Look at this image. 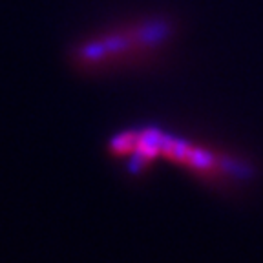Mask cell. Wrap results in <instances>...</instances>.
<instances>
[{
	"label": "cell",
	"mask_w": 263,
	"mask_h": 263,
	"mask_svg": "<svg viewBox=\"0 0 263 263\" xmlns=\"http://www.w3.org/2000/svg\"><path fill=\"white\" fill-rule=\"evenodd\" d=\"M152 42H157L154 37H150L148 28H136L132 33L121 31L117 35H108L91 41L82 48L81 61L86 62V66H101L106 62H114L121 57H130V51L134 55L139 49L150 48Z\"/></svg>",
	"instance_id": "6da1fadb"
}]
</instances>
